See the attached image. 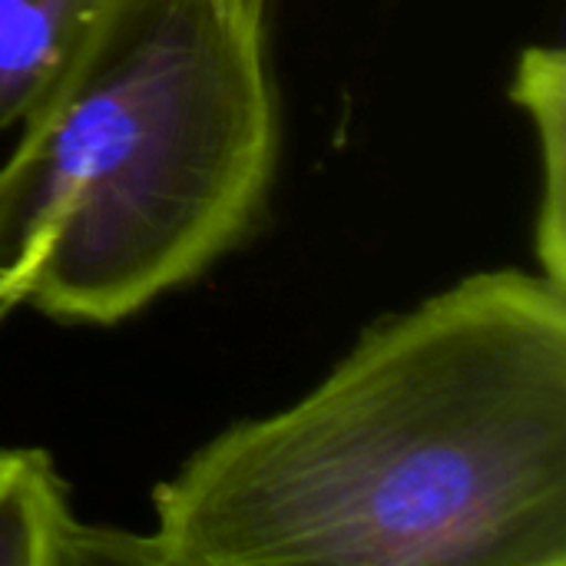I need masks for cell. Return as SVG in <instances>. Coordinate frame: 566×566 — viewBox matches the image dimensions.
<instances>
[{
	"mask_svg": "<svg viewBox=\"0 0 566 566\" xmlns=\"http://www.w3.org/2000/svg\"><path fill=\"white\" fill-rule=\"evenodd\" d=\"M33 272H36V262L30 255H20V259H10V262H0V322L30 302V289H33Z\"/></svg>",
	"mask_w": 566,
	"mask_h": 566,
	"instance_id": "8992f818",
	"label": "cell"
},
{
	"mask_svg": "<svg viewBox=\"0 0 566 566\" xmlns=\"http://www.w3.org/2000/svg\"><path fill=\"white\" fill-rule=\"evenodd\" d=\"M0 163V262L30 302L113 325L255 226L279 163L265 0H109Z\"/></svg>",
	"mask_w": 566,
	"mask_h": 566,
	"instance_id": "7a4b0ae2",
	"label": "cell"
},
{
	"mask_svg": "<svg viewBox=\"0 0 566 566\" xmlns=\"http://www.w3.org/2000/svg\"><path fill=\"white\" fill-rule=\"evenodd\" d=\"M511 99L531 116L541 146V206L534 249L541 275L566 292V53L527 46L517 60Z\"/></svg>",
	"mask_w": 566,
	"mask_h": 566,
	"instance_id": "5b68a950",
	"label": "cell"
},
{
	"mask_svg": "<svg viewBox=\"0 0 566 566\" xmlns=\"http://www.w3.org/2000/svg\"><path fill=\"white\" fill-rule=\"evenodd\" d=\"M149 560L146 534L83 524L53 458L0 448V566H103Z\"/></svg>",
	"mask_w": 566,
	"mask_h": 566,
	"instance_id": "3957f363",
	"label": "cell"
},
{
	"mask_svg": "<svg viewBox=\"0 0 566 566\" xmlns=\"http://www.w3.org/2000/svg\"><path fill=\"white\" fill-rule=\"evenodd\" d=\"M109 0H0V129L46 93Z\"/></svg>",
	"mask_w": 566,
	"mask_h": 566,
	"instance_id": "277c9868",
	"label": "cell"
},
{
	"mask_svg": "<svg viewBox=\"0 0 566 566\" xmlns=\"http://www.w3.org/2000/svg\"><path fill=\"white\" fill-rule=\"evenodd\" d=\"M153 566H566V292L478 272L153 491Z\"/></svg>",
	"mask_w": 566,
	"mask_h": 566,
	"instance_id": "6da1fadb",
	"label": "cell"
}]
</instances>
